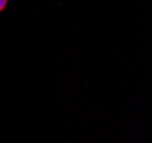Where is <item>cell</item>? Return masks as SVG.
I'll list each match as a JSON object with an SVG mask.
<instances>
[{"label": "cell", "instance_id": "1", "mask_svg": "<svg viewBox=\"0 0 152 143\" xmlns=\"http://www.w3.org/2000/svg\"><path fill=\"white\" fill-rule=\"evenodd\" d=\"M7 2H8V0H0V12H2L6 8Z\"/></svg>", "mask_w": 152, "mask_h": 143}]
</instances>
